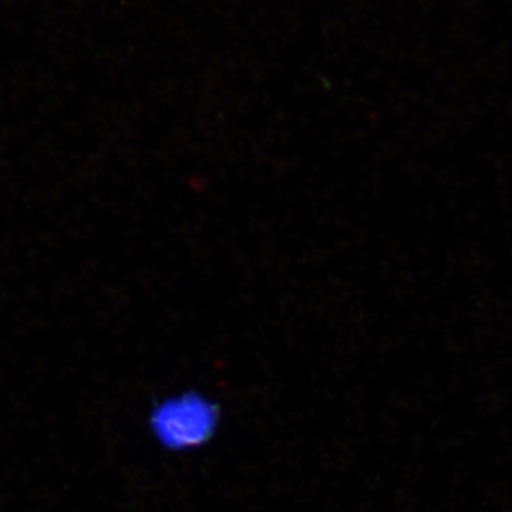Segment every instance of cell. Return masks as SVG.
I'll list each match as a JSON object with an SVG mask.
<instances>
[{
  "mask_svg": "<svg viewBox=\"0 0 512 512\" xmlns=\"http://www.w3.org/2000/svg\"><path fill=\"white\" fill-rule=\"evenodd\" d=\"M214 407L201 397L185 396L161 404L153 416L154 431L165 446L192 447L204 443L215 429Z\"/></svg>",
  "mask_w": 512,
  "mask_h": 512,
  "instance_id": "1",
  "label": "cell"
}]
</instances>
